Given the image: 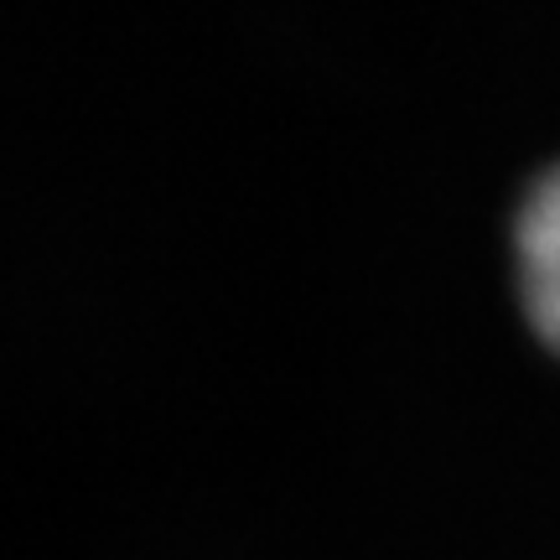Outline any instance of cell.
I'll list each match as a JSON object with an SVG mask.
<instances>
[{
  "instance_id": "cell-1",
  "label": "cell",
  "mask_w": 560,
  "mask_h": 560,
  "mask_svg": "<svg viewBox=\"0 0 560 560\" xmlns=\"http://www.w3.org/2000/svg\"><path fill=\"white\" fill-rule=\"evenodd\" d=\"M520 296L550 348H560V166L529 192L520 213Z\"/></svg>"
}]
</instances>
